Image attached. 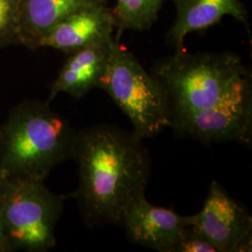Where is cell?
<instances>
[{"instance_id": "obj_1", "label": "cell", "mask_w": 252, "mask_h": 252, "mask_svg": "<svg viewBox=\"0 0 252 252\" xmlns=\"http://www.w3.org/2000/svg\"><path fill=\"white\" fill-rule=\"evenodd\" d=\"M151 72L167 93L171 126L205 144L252 141V79L233 53H188L154 62Z\"/></svg>"}, {"instance_id": "obj_2", "label": "cell", "mask_w": 252, "mask_h": 252, "mask_svg": "<svg viewBox=\"0 0 252 252\" xmlns=\"http://www.w3.org/2000/svg\"><path fill=\"white\" fill-rule=\"evenodd\" d=\"M142 140L112 125L77 132L71 159L79 185L73 196L88 227L118 225L126 207L145 194L151 158Z\"/></svg>"}, {"instance_id": "obj_3", "label": "cell", "mask_w": 252, "mask_h": 252, "mask_svg": "<svg viewBox=\"0 0 252 252\" xmlns=\"http://www.w3.org/2000/svg\"><path fill=\"white\" fill-rule=\"evenodd\" d=\"M77 131L48 102L25 101L0 129V175L44 180L71 159Z\"/></svg>"}, {"instance_id": "obj_4", "label": "cell", "mask_w": 252, "mask_h": 252, "mask_svg": "<svg viewBox=\"0 0 252 252\" xmlns=\"http://www.w3.org/2000/svg\"><path fill=\"white\" fill-rule=\"evenodd\" d=\"M97 88L116 103L130 120L133 132L142 139L171 126L169 99L161 81L116 38Z\"/></svg>"}, {"instance_id": "obj_5", "label": "cell", "mask_w": 252, "mask_h": 252, "mask_svg": "<svg viewBox=\"0 0 252 252\" xmlns=\"http://www.w3.org/2000/svg\"><path fill=\"white\" fill-rule=\"evenodd\" d=\"M63 199L43 180L0 175V215L9 252H45L55 243Z\"/></svg>"}, {"instance_id": "obj_6", "label": "cell", "mask_w": 252, "mask_h": 252, "mask_svg": "<svg viewBox=\"0 0 252 252\" xmlns=\"http://www.w3.org/2000/svg\"><path fill=\"white\" fill-rule=\"evenodd\" d=\"M193 227L212 244L217 252L252 251V217L218 181L210 184L204 207L188 216Z\"/></svg>"}, {"instance_id": "obj_7", "label": "cell", "mask_w": 252, "mask_h": 252, "mask_svg": "<svg viewBox=\"0 0 252 252\" xmlns=\"http://www.w3.org/2000/svg\"><path fill=\"white\" fill-rule=\"evenodd\" d=\"M118 226L126 231L133 243L157 252H173L184 229L189 226V218L154 206L143 194L126 207Z\"/></svg>"}, {"instance_id": "obj_8", "label": "cell", "mask_w": 252, "mask_h": 252, "mask_svg": "<svg viewBox=\"0 0 252 252\" xmlns=\"http://www.w3.org/2000/svg\"><path fill=\"white\" fill-rule=\"evenodd\" d=\"M116 20L106 2L87 6L63 19L43 36L37 48L49 47L69 54L113 37Z\"/></svg>"}, {"instance_id": "obj_9", "label": "cell", "mask_w": 252, "mask_h": 252, "mask_svg": "<svg viewBox=\"0 0 252 252\" xmlns=\"http://www.w3.org/2000/svg\"><path fill=\"white\" fill-rule=\"evenodd\" d=\"M114 40L113 36L68 54V58L51 85L49 101L60 93L80 99L92 89L97 88L106 70Z\"/></svg>"}, {"instance_id": "obj_10", "label": "cell", "mask_w": 252, "mask_h": 252, "mask_svg": "<svg viewBox=\"0 0 252 252\" xmlns=\"http://www.w3.org/2000/svg\"><path fill=\"white\" fill-rule=\"evenodd\" d=\"M177 9V18L168 33V41L182 49L184 38L193 32L205 31L225 15L248 25V13L240 0H169Z\"/></svg>"}, {"instance_id": "obj_11", "label": "cell", "mask_w": 252, "mask_h": 252, "mask_svg": "<svg viewBox=\"0 0 252 252\" xmlns=\"http://www.w3.org/2000/svg\"><path fill=\"white\" fill-rule=\"evenodd\" d=\"M106 0H20V43L36 49L39 40L63 19Z\"/></svg>"}, {"instance_id": "obj_12", "label": "cell", "mask_w": 252, "mask_h": 252, "mask_svg": "<svg viewBox=\"0 0 252 252\" xmlns=\"http://www.w3.org/2000/svg\"><path fill=\"white\" fill-rule=\"evenodd\" d=\"M162 2L163 0H117L116 8L112 9L116 20L115 38L120 40L126 30L149 29L158 18Z\"/></svg>"}, {"instance_id": "obj_13", "label": "cell", "mask_w": 252, "mask_h": 252, "mask_svg": "<svg viewBox=\"0 0 252 252\" xmlns=\"http://www.w3.org/2000/svg\"><path fill=\"white\" fill-rule=\"evenodd\" d=\"M20 0H0V47L20 43Z\"/></svg>"}, {"instance_id": "obj_14", "label": "cell", "mask_w": 252, "mask_h": 252, "mask_svg": "<svg viewBox=\"0 0 252 252\" xmlns=\"http://www.w3.org/2000/svg\"><path fill=\"white\" fill-rule=\"evenodd\" d=\"M173 252H217V250L197 230L187 226Z\"/></svg>"}, {"instance_id": "obj_15", "label": "cell", "mask_w": 252, "mask_h": 252, "mask_svg": "<svg viewBox=\"0 0 252 252\" xmlns=\"http://www.w3.org/2000/svg\"><path fill=\"white\" fill-rule=\"evenodd\" d=\"M9 252V248H8V244H7L6 237H5V234H4L2 220H1V215H0V252Z\"/></svg>"}]
</instances>
